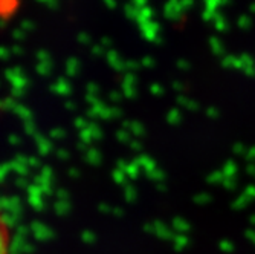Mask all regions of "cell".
I'll use <instances>...</instances> for the list:
<instances>
[{"mask_svg": "<svg viewBox=\"0 0 255 254\" xmlns=\"http://www.w3.org/2000/svg\"><path fill=\"white\" fill-rule=\"evenodd\" d=\"M11 238L9 230L3 218L0 216V254H11Z\"/></svg>", "mask_w": 255, "mask_h": 254, "instance_id": "obj_1", "label": "cell"}]
</instances>
